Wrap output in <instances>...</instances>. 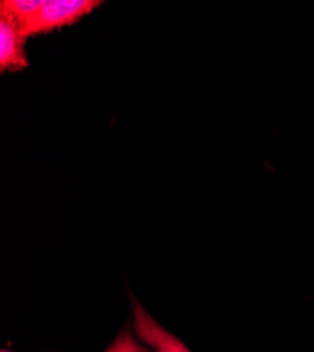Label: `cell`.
I'll use <instances>...</instances> for the list:
<instances>
[{
    "label": "cell",
    "instance_id": "obj_1",
    "mask_svg": "<svg viewBox=\"0 0 314 352\" xmlns=\"http://www.w3.org/2000/svg\"><path fill=\"white\" fill-rule=\"evenodd\" d=\"M100 5V0H45L44 6L20 32L25 38L48 34L78 23Z\"/></svg>",
    "mask_w": 314,
    "mask_h": 352
},
{
    "label": "cell",
    "instance_id": "obj_2",
    "mask_svg": "<svg viewBox=\"0 0 314 352\" xmlns=\"http://www.w3.org/2000/svg\"><path fill=\"white\" fill-rule=\"evenodd\" d=\"M25 40L16 23L0 17V72H20L28 67Z\"/></svg>",
    "mask_w": 314,
    "mask_h": 352
},
{
    "label": "cell",
    "instance_id": "obj_3",
    "mask_svg": "<svg viewBox=\"0 0 314 352\" xmlns=\"http://www.w3.org/2000/svg\"><path fill=\"white\" fill-rule=\"evenodd\" d=\"M134 327L137 336L157 352H190L181 340L164 330L158 322L134 299Z\"/></svg>",
    "mask_w": 314,
    "mask_h": 352
},
{
    "label": "cell",
    "instance_id": "obj_4",
    "mask_svg": "<svg viewBox=\"0 0 314 352\" xmlns=\"http://www.w3.org/2000/svg\"><path fill=\"white\" fill-rule=\"evenodd\" d=\"M45 0H2L0 17H6L21 28L44 6Z\"/></svg>",
    "mask_w": 314,
    "mask_h": 352
},
{
    "label": "cell",
    "instance_id": "obj_5",
    "mask_svg": "<svg viewBox=\"0 0 314 352\" xmlns=\"http://www.w3.org/2000/svg\"><path fill=\"white\" fill-rule=\"evenodd\" d=\"M106 352H151L147 346L138 345L128 331L122 333Z\"/></svg>",
    "mask_w": 314,
    "mask_h": 352
},
{
    "label": "cell",
    "instance_id": "obj_6",
    "mask_svg": "<svg viewBox=\"0 0 314 352\" xmlns=\"http://www.w3.org/2000/svg\"><path fill=\"white\" fill-rule=\"evenodd\" d=\"M2 352H8V351H2Z\"/></svg>",
    "mask_w": 314,
    "mask_h": 352
}]
</instances>
